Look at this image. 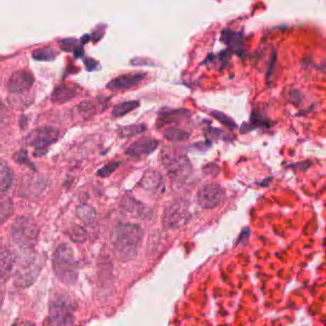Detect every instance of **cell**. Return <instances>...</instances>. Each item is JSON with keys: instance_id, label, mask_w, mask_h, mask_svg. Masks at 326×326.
Here are the masks:
<instances>
[{"instance_id": "cell-1", "label": "cell", "mask_w": 326, "mask_h": 326, "mask_svg": "<svg viewBox=\"0 0 326 326\" xmlns=\"http://www.w3.org/2000/svg\"><path fill=\"white\" fill-rule=\"evenodd\" d=\"M144 233L140 226L132 223H121L112 231L111 244L116 256L122 261L136 257L140 250Z\"/></svg>"}, {"instance_id": "cell-2", "label": "cell", "mask_w": 326, "mask_h": 326, "mask_svg": "<svg viewBox=\"0 0 326 326\" xmlns=\"http://www.w3.org/2000/svg\"><path fill=\"white\" fill-rule=\"evenodd\" d=\"M53 270L59 282L67 286L77 283L79 278V262L73 248L68 244H60L53 256Z\"/></svg>"}, {"instance_id": "cell-3", "label": "cell", "mask_w": 326, "mask_h": 326, "mask_svg": "<svg viewBox=\"0 0 326 326\" xmlns=\"http://www.w3.org/2000/svg\"><path fill=\"white\" fill-rule=\"evenodd\" d=\"M43 266L44 260L40 253L28 252L16 266L14 284L19 288H28L38 280Z\"/></svg>"}, {"instance_id": "cell-4", "label": "cell", "mask_w": 326, "mask_h": 326, "mask_svg": "<svg viewBox=\"0 0 326 326\" xmlns=\"http://www.w3.org/2000/svg\"><path fill=\"white\" fill-rule=\"evenodd\" d=\"M10 235L13 242L21 250L31 251L38 242L40 228L34 220L20 216L12 224Z\"/></svg>"}, {"instance_id": "cell-5", "label": "cell", "mask_w": 326, "mask_h": 326, "mask_svg": "<svg viewBox=\"0 0 326 326\" xmlns=\"http://www.w3.org/2000/svg\"><path fill=\"white\" fill-rule=\"evenodd\" d=\"M162 163L167 176L175 182H184L192 172V163L189 158L175 149H163Z\"/></svg>"}, {"instance_id": "cell-6", "label": "cell", "mask_w": 326, "mask_h": 326, "mask_svg": "<svg viewBox=\"0 0 326 326\" xmlns=\"http://www.w3.org/2000/svg\"><path fill=\"white\" fill-rule=\"evenodd\" d=\"M76 306L68 296L56 295L50 301L48 324L52 326H71L75 323Z\"/></svg>"}, {"instance_id": "cell-7", "label": "cell", "mask_w": 326, "mask_h": 326, "mask_svg": "<svg viewBox=\"0 0 326 326\" xmlns=\"http://www.w3.org/2000/svg\"><path fill=\"white\" fill-rule=\"evenodd\" d=\"M192 217L190 202L186 199H176L163 209L162 223L165 229L176 230L186 226Z\"/></svg>"}, {"instance_id": "cell-8", "label": "cell", "mask_w": 326, "mask_h": 326, "mask_svg": "<svg viewBox=\"0 0 326 326\" xmlns=\"http://www.w3.org/2000/svg\"><path fill=\"white\" fill-rule=\"evenodd\" d=\"M60 136L59 129L54 126H43L30 132L26 138L27 146L35 148V156L41 157L47 152V149L58 142Z\"/></svg>"}, {"instance_id": "cell-9", "label": "cell", "mask_w": 326, "mask_h": 326, "mask_svg": "<svg viewBox=\"0 0 326 326\" xmlns=\"http://www.w3.org/2000/svg\"><path fill=\"white\" fill-rule=\"evenodd\" d=\"M225 190L218 184H207L197 193L199 206L205 209H212L219 206L225 198Z\"/></svg>"}, {"instance_id": "cell-10", "label": "cell", "mask_w": 326, "mask_h": 326, "mask_svg": "<svg viewBox=\"0 0 326 326\" xmlns=\"http://www.w3.org/2000/svg\"><path fill=\"white\" fill-rule=\"evenodd\" d=\"M120 207L124 214L138 220H149L153 215L150 207L130 195H124L122 198Z\"/></svg>"}, {"instance_id": "cell-11", "label": "cell", "mask_w": 326, "mask_h": 326, "mask_svg": "<svg viewBox=\"0 0 326 326\" xmlns=\"http://www.w3.org/2000/svg\"><path fill=\"white\" fill-rule=\"evenodd\" d=\"M148 78L147 73H129V74L122 75L117 78L110 81L106 88L111 91H124L128 89L134 88L142 83Z\"/></svg>"}, {"instance_id": "cell-12", "label": "cell", "mask_w": 326, "mask_h": 326, "mask_svg": "<svg viewBox=\"0 0 326 326\" xmlns=\"http://www.w3.org/2000/svg\"><path fill=\"white\" fill-rule=\"evenodd\" d=\"M192 111L186 108H163L159 111L156 126L162 128L164 125L178 123L191 118Z\"/></svg>"}, {"instance_id": "cell-13", "label": "cell", "mask_w": 326, "mask_h": 326, "mask_svg": "<svg viewBox=\"0 0 326 326\" xmlns=\"http://www.w3.org/2000/svg\"><path fill=\"white\" fill-rule=\"evenodd\" d=\"M220 41L228 47L231 52L238 56H241L245 53V41L242 31L224 29L221 32Z\"/></svg>"}, {"instance_id": "cell-14", "label": "cell", "mask_w": 326, "mask_h": 326, "mask_svg": "<svg viewBox=\"0 0 326 326\" xmlns=\"http://www.w3.org/2000/svg\"><path fill=\"white\" fill-rule=\"evenodd\" d=\"M159 146V142L149 138L144 137L132 143L125 150V154L127 156L133 158H141L152 153Z\"/></svg>"}, {"instance_id": "cell-15", "label": "cell", "mask_w": 326, "mask_h": 326, "mask_svg": "<svg viewBox=\"0 0 326 326\" xmlns=\"http://www.w3.org/2000/svg\"><path fill=\"white\" fill-rule=\"evenodd\" d=\"M34 84V78L29 72L20 70L11 76L8 82V89L12 93H23L28 91Z\"/></svg>"}, {"instance_id": "cell-16", "label": "cell", "mask_w": 326, "mask_h": 326, "mask_svg": "<svg viewBox=\"0 0 326 326\" xmlns=\"http://www.w3.org/2000/svg\"><path fill=\"white\" fill-rule=\"evenodd\" d=\"M140 185L149 193H160L163 191V179L155 170H148L140 181Z\"/></svg>"}, {"instance_id": "cell-17", "label": "cell", "mask_w": 326, "mask_h": 326, "mask_svg": "<svg viewBox=\"0 0 326 326\" xmlns=\"http://www.w3.org/2000/svg\"><path fill=\"white\" fill-rule=\"evenodd\" d=\"M15 256L6 248L0 249V282L5 283L15 266Z\"/></svg>"}, {"instance_id": "cell-18", "label": "cell", "mask_w": 326, "mask_h": 326, "mask_svg": "<svg viewBox=\"0 0 326 326\" xmlns=\"http://www.w3.org/2000/svg\"><path fill=\"white\" fill-rule=\"evenodd\" d=\"M77 95L78 90L75 86L63 83L53 91L51 95V100L53 103L56 104H64L76 98Z\"/></svg>"}, {"instance_id": "cell-19", "label": "cell", "mask_w": 326, "mask_h": 326, "mask_svg": "<svg viewBox=\"0 0 326 326\" xmlns=\"http://www.w3.org/2000/svg\"><path fill=\"white\" fill-rule=\"evenodd\" d=\"M272 125V122L265 118L259 111L252 112L251 115V122L250 123H244L243 126L241 127V132L247 133L254 129L255 127L261 126V127H269Z\"/></svg>"}, {"instance_id": "cell-20", "label": "cell", "mask_w": 326, "mask_h": 326, "mask_svg": "<svg viewBox=\"0 0 326 326\" xmlns=\"http://www.w3.org/2000/svg\"><path fill=\"white\" fill-rule=\"evenodd\" d=\"M13 183V172L9 165L0 159V192H6Z\"/></svg>"}, {"instance_id": "cell-21", "label": "cell", "mask_w": 326, "mask_h": 326, "mask_svg": "<svg viewBox=\"0 0 326 326\" xmlns=\"http://www.w3.org/2000/svg\"><path fill=\"white\" fill-rule=\"evenodd\" d=\"M191 134L183 129L176 128V127H168L164 130L163 132V138L172 143H177V142H184L190 139Z\"/></svg>"}, {"instance_id": "cell-22", "label": "cell", "mask_w": 326, "mask_h": 326, "mask_svg": "<svg viewBox=\"0 0 326 326\" xmlns=\"http://www.w3.org/2000/svg\"><path fill=\"white\" fill-rule=\"evenodd\" d=\"M147 129L148 127L145 123H136L120 127L118 134L121 138H129L139 134H143L147 131Z\"/></svg>"}, {"instance_id": "cell-23", "label": "cell", "mask_w": 326, "mask_h": 326, "mask_svg": "<svg viewBox=\"0 0 326 326\" xmlns=\"http://www.w3.org/2000/svg\"><path fill=\"white\" fill-rule=\"evenodd\" d=\"M76 215L80 218L81 221L90 225L95 221L96 210L86 204L81 205L76 208Z\"/></svg>"}, {"instance_id": "cell-24", "label": "cell", "mask_w": 326, "mask_h": 326, "mask_svg": "<svg viewBox=\"0 0 326 326\" xmlns=\"http://www.w3.org/2000/svg\"><path fill=\"white\" fill-rule=\"evenodd\" d=\"M139 106H140L139 101H127V102L121 103L114 106V108L112 110V116L116 117V118L122 117V116L128 114L129 112L133 111Z\"/></svg>"}, {"instance_id": "cell-25", "label": "cell", "mask_w": 326, "mask_h": 326, "mask_svg": "<svg viewBox=\"0 0 326 326\" xmlns=\"http://www.w3.org/2000/svg\"><path fill=\"white\" fill-rule=\"evenodd\" d=\"M14 213V205L10 199L0 201V224L6 222Z\"/></svg>"}, {"instance_id": "cell-26", "label": "cell", "mask_w": 326, "mask_h": 326, "mask_svg": "<svg viewBox=\"0 0 326 326\" xmlns=\"http://www.w3.org/2000/svg\"><path fill=\"white\" fill-rule=\"evenodd\" d=\"M210 116L212 118L217 120L219 122H221L223 125L231 128V129H236L237 128V123L235 122V121L231 117H229L228 115L224 114L221 111H217V110H212L210 113Z\"/></svg>"}, {"instance_id": "cell-27", "label": "cell", "mask_w": 326, "mask_h": 326, "mask_svg": "<svg viewBox=\"0 0 326 326\" xmlns=\"http://www.w3.org/2000/svg\"><path fill=\"white\" fill-rule=\"evenodd\" d=\"M69 237L76 243H82L86 239V231L79 225H73L69 230Z\"/></svg>"}, {"instance_id": "cell-28", "label": "cell", "mask_w": 326, "mask_h": 326, "mask_svg": "<svg viewBox=\"0 0 326 326\" xmlns=\"http://www.w3.org/2000/svg\"><path fill=\"white\" fill-rule=\"evenodd\" d=\"M33 58L40 61H51L55 59V53L49 48L39 49L34 51Z\"/></svg>"}, {"instance_id": "cell-29", "label": "cell", "mask_w": 326, "mask_h": 326, "mask_svg": "<svg viewBox=\"0 0 326 326\" xmlns=\"http://www.w3.org/2000/svg\"><path fill=\"white\" fill-rule=\"evenodd\" d=\"M119 164L120 163L118 162L106 163L104 166L97 171V175L101 176V177H107V176L111 175L118 168Z\"/></svg>"}, {"instance_id": "cell-30", "label": "cell", "mask_w": 326, "mask_h": 326, "mask_svg": "<svg viewBox=\"0 0 326 326\" xmlns=\"http://www.w3.org/2000/svg\"><path fill=\"white\" fill-rule=\"evenodd\" d=\"M15 161L18 163H21V164H24V165L29 166L30 168L33 169L34 171L36 170V167L34 166V163L30 161L27 152H26L25 150H23V149L20 150V151L17 153V155H16V157H15Z\"/></svg>"}, {"instance_id": "cell-31", "label": "cell", "mask_w": 326, "mask_h": 326, "mask_svg": "<svg viewBox=\"0 0 326 326\" xmlns=\"http://www.w3.org/2000/svg\"><path fill=\"white\" fill-rule=\"evenodd\" d=\"M130 64L133 66H156L152 60L145 58H135L130 61Z\"/></svg>"}, {"instance_id": "cell-32", "label": "cell", "mask_w": 326, "mask_h": 326, "mask_svg": "<svg viewBox=\"0 0 326 326\" xmlns=\"http://www.w3.org/2000/svg\"><path fill=\"white\" fill-rule=\"evenodd\" d=\"M61 48L66 51V52H70V51H73L75 48H77V41L75 39H66V40H63L61 42Z\"/></svg>"}, {"instance_id": "cell-33", "label": "cell", "mask_w": 326, "mask_h": 326, "mask_svg": "<svg viewBox=\"0 0 326 326\" xmlns=\"http://www.w3.org/2000/svg\"><path fill=\"white\" fill-rule=\"evenodd\" d=\"M7 116H8L7 108H6V106L4 105V104L0 101V124L5 122V120L7 119Z\"/></svg>"}, {"instance_id": "cell-34", "label": "cell", "mask_w": 326, "mask_h": 326, "mask_svg": "<svg viewBox=\"0 0 326 326\" xmlns=\"http://www.w3.org/2000/svg\"><path fill=\"white\" fill-rule=\"evenodd\" d=\"M249 234H250V232H249V229L248 228H246V229H244L242 232H241V235H240V237H239V238H238V240H237V243L239 244H241V243H246L247 241H248V239H245V237H249Z\"/></svg>"}, {"instance_id": "cell-35", "label": "cell", "mask_w": 326, "mask_h": 326, "mask_svg": "<svg viewBox=\"0 0 326 326\" xmlns=\"http://www.w3.org/2000/svg\"><path fill=\"white\" fill-rule=\"evenodd\" d=\"M84 64H85V66H86V68L88 69L89 71L95 70V69L97 68V66H98L97 61H95V60H93V59H87V60L84 62Z\"/></svg>"}, {"instance_id": "cell-36", "label": "cell", "mask_w": 326, "mask_h": 326, "mask_svg": "<svg viewBox=\"0 0 326 326\" xmlns=\"http://www.w3.org/2000/svg\"><path fill=\"white\" fill-rule=\"evenodd\" d=\"M276 58H277L276 53H274V55H273V57H272V60L270 61V62H271V65H270L269 70H268V72H267V79H270V76H271V73H272V71H273V69H274V66H275V63H276Z\"/></svg>"}, {"instance_id": "cell-37", "label": "cell", "mask_w": 326, "mask_h": 326, "mask_svg": "<svg viewBox=\"0 0 326 326\" xmlns=\"http://www.w3.org/2000/svg\"><path fill=\"white\" fill-rule=\"evenodd\" d=\"M3 299H4V283L0 282V308L2 306Z\"/></svg>"}]
</instances>
